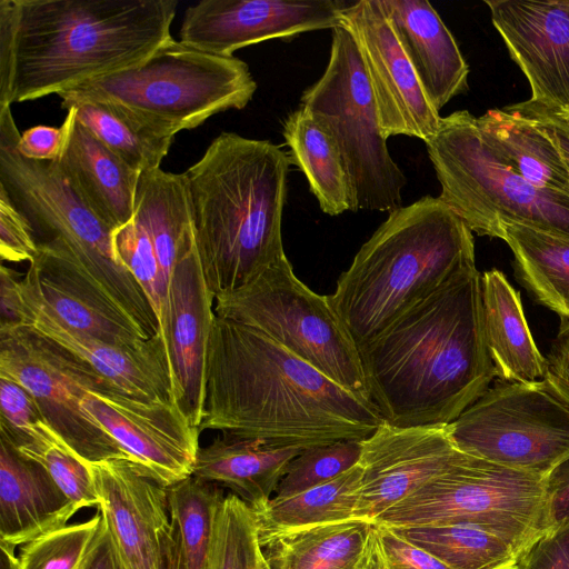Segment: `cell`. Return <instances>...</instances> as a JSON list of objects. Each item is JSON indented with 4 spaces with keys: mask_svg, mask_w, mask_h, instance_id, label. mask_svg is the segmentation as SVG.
I'll return each mask as SVG.
<instances>
[{
    "mask_svg": "<svg viewBox=\"0 0 569 569\" xmlns=\"http://www.w3.org/2000/svg\"><path fill=\"white\" fill-rule=\"evenodd\" d=\"M362 440H339L302 450L290 463L272 498L283 499L322 485L357 466Z\"/></svg>",
    "mask_w": 569,
    "mask_h": 569,
    "instance_id": "obj_40",
    "label": "cell"
},
{
    "mask_svg": "<svg viewBox=\"0 0 569 569\" xmlns=\"http://www.w3.org/2000/svg\"><path fill=\"white\" fill-rule=\"evenodd\" d=\"M20 134L11 106H1L0 192L26 219L38 246L61 243L144 338L158 337L153 310L120 259L113 231L88 206L58 161L20 153Z\"/></svg>",
    "mask_w": 569,
    "mask_h": 569,
    "instance_id": "obj_6",
    "label": "cell"
},
{
    "mask_svg": "<svg viewBox=\"0 0 569 569\" xmlns=\"http://www.w3.org/2000/svg\"><path fill=\"white\" fill-rule=\"evenodd\" d=\"M341 26L353 37L376 103L380 131L425 142L441 117L428 98L380 0L352 1Z\"/></svg>",
    "mask_w": 569,
    "mask_h": 569,
    "instance_id": "obj_15",
    "label": "cell"
},
{
    "mask_svg": "<svg viewBox=\"0 0 569 569\" xmlns=\"http://www.w3.org/2000/svg\"><path fill=\"white\" fill-rule=\"evenodd\" d=\"M358 350L383 422L403 428L453 422L496 377L476 262Z\"/></svg>",
    "mask_w": 569,
    "mask_h": 569,
    "instance_id": "obj_2",
    "label": "cell"
},
{
    "mask_svg": "<svg viewBox=\"0 0 569 569\" xmlns=\"http://www.w3.org/2000/svg\"><path fill=\"white\" fill-rule=\"evenodd\" d=\"M0 377L31 393L46 422L82 460H129L81 407L89 391L110 383L71 353L18 323H0Z\"/></svg>",
    "mask_w": 569,
    "mask_h": 569,
    "instance_id": "obj_13",
    "label": "cell"
},
{
    "mask_svg": "<svg viewBox=\"0 0 569 569\" xmlns=\"http://www.w3.org/2000/svg\"><path fill=\"white\" fill-rule=\"evenodd\" d=\"M168 569H184L181 549H180L179 536H178L177 530H176L174 542H173L172 549H171Z\"/></svg>",
    "mask_w": 569,
    "mask_h": 569,
    "instance_id": "obj_51",
    "label": "cell"
},
{
    "mask_svg": "<svg viewBox=\"0 0 569 569\" xmlns=\"http://www.w3.org/2000/svg\"><path fill=\"white\" fill-rule=\"evenodd\" d=\"M0 439L40 463L79 509L99 508L100 498L89 462L82 460L46 421L32 425L12 439Z\"/></svg>",
    "mask_w": 569,
    "mask_h": 569,
    "instance_id": "obj_36",
    "label": "cell"
},
{
    "mask_svg": "<svg viewBox=\"0 0 569 569\" xmlns=\"http://www.w3.org/2000/svg\"><path fill=\"white\" fill-rule=\"evenodd\" d=\"M81 407L146 476L169 487L193 473L198 427L172 402L147 401L107 385Z\"/></svg>",
    "mask_w": 569,
    "mask_h": 569,
    "instance_id": "obj_14",
    "label": "cell"
},
{
    "mask_svg": "<svg viewBox=\"0 0 569 569\" xmlns=\"http://www.w3.org/2000/svg\"><path fill=\"white\" fill-rule=\"evenodd\" d=\"M362 468H353L295 496L274 499L253 510L260 545L278 536L316 526L356 519Z\"/></svg>",
    "mask_w": 569,
    "mask_h": 569,
    "instance_id": "obj_32",
    "label": "cell"
},
{
    "mask_svg": "<svg viewBox=\"0 0 569 569\" xmlns=\"http://www.w3.org/2000/svg\"><path fill=\"white\" fill-rule=\"evenodd\" d=\"M214 312L257 329L337 385L372 401L358 347L328 296L301 282L287 257L240 289L216 296Z\"/></svg>",
    "mask_w": 569,
    "mask_h": 569,
    "instance_id": "obj_9",
    "label": "cell"
},
{
    "mask_svg": "<svg viewBox=\"0 0 569 569\" xmlns=\"http://www.w3.org/2000/svg\"><path fill=\"white\" fill-rule=\"evenodd\" d=\"M373 522L389 527L476 525L505 539L521 557L549 530L546 478L467 455Z\"/></svg>",
    "mask_w": 569,
    "mask_h": 569,
    "instance_id": "obj_10",
    "label": "cell"
},
{
    "mask_svg": "<svg viewBox=\"0 0 569 569\" xmlns=\"http://www.w3.org/2000/svg\"><path fill=\"white\" fill-rule=\"evenodd\" d=\"M375 523V522H373ZM375 569H451L393 528L375 523Z\"/></svg>",
    "mask_w": 569,
    "mask_h": 569,
    "instance_id": "obj_41",
    "label": "cell"
},
{
    "mask_svg": "<svg viewBox=\"0 0 569 569\" xmlns=\"http://www.w3.org/2000/svg\"><path fill=\"white\" fill-rule=\"evenodd\" d=\"M519 282L539 305L569 320V238L519 223L499 224Z\"/></svg>",
    "mask_w": 569,
    "mask_h": 569,
    "instance_id": "obj_31",
    "label": "cell"
},
{
    "mask_svg": "<svg viewBox=\"0 0 569 569\" xmlns=\"http://www.w3.org/2000/svg\"><path fill=\"white\" fill-rule=\"evenodd\" d=\"M113 241L120 259L142 289L153 310L158 322V337L162 342L170 371L167 337L169 290L163 282L147 230L133 214L129 223L113 232Z\"/></svg>",
    "mask_w": 569,
    "mask_h": 569,
    "instance_id": "obj_38",
    "label": "cell"
},
{
    "mask_svg": "<svg viewBox=\"0 0 569 569\" xmlns=\"http://www.w3.org/2000/svg\"><path fill=\"white\" fill-rule=\"evenodd\" d=\"M301 451L296 447L221 436L200 447L192 475L229 488L256 510L271 500L291 461Z\"/></svg>",
    "mask_w": 569,
    "mask_h": 569,
    "instance_id": "obj_26",
    "label": "cell"
},
{
    "mask_svg": "<svg viewBox=\"0 0 569 569\" xmlns=\"http://www.w3.org/2000/svg\"><path fill=\"white\" fill-rule=\"evenodd\" d=\"M428 98L440 111L468 89L469 66L427 0H380Z\"/></svg>",
    "mask_w": 569,
    "mask_h": 569,
    "instance_id": "obj_24",
    "label": "cell"
},
{
    "mask_svg": "<svg viewBox=\"0 0 569 569\" xmlns=\"http://www.w3.org/2000/svg\"><path fill=\"white\" fill-rule=\"evenodd\" d=\"M546 362V386L569 407V320H561Z\"/></svg>",
    "mask_w": 569,
    "mask_h": 569,
    "instance_id": "obj_47",
    "label": "cell"
},
{
    "mask_svg": "<svg viewBox=\"0 0 569 569\" xmlns=\"http://www.w3.org/2000/svg\"><path fill=\"white\" fill-rule=\"evenodd\" d=\"M104 521L101 512L91 519L66 525L23 545L17 569H82Z\"/></svg>",
    "mask_w": 569,
    "mask_h": 569,
    "instance_id": "obj_39",
    "label": "cell"
},
{
    "mask_svg": "<svg viewBox=\"0 0 569 569\" xmlns=\"http://www.w3.org/2000/svg\"><path fill=\"white\" fill-rule=\"evenodd\" d=\"M546 516L549 529L569 526V458L546 478Z\"/></svg>",
    "mask_w": 569,
    "mask_h": 569,
    "instance_id": "obj_48",
    "label": "cell"
},
{
    "mask_svg": "<svg viewBox=\"0 0 569 569\" xmlns=\"http://www.w3.org/2000/svg\"><path fill=\"white\" fill-rule=\"evenodd\" d=\"M481 295L487 346L496 377L526 385L542 381L546 357L536 346L520 293L503 272L493 268L481 274Z\"/></svg>",
    "mask_w": 569,
    "mask_h": 569,
    "instance_id": "obj_27",
    "label": "cell"
},
{
    "mask_svg": "<svg viewBox=\"0 0 569 569\" xmlns=\"http://www.w3.org/2000/svg\"><path fill=\"white\" fill-rule=\"evenodd\" d=\"M12 323L59 346L124 393L147 401L176 403L166 352L158 337L140 347H118L73 332L54 319L22 279Z\"/></svg>",
    "mask_w": 569,
    "mask_h": 569,
    "instance_id": "obj_21",
    "label": "cell"
},
{
    "mask_svg": "<svg viewBox=\"0 0 569 569\" xmlns=\"http://www.w3.org/2000/svg\"><path fill=\"white\" fill-rule=\"evenodd\" d=\"M261 547L269 569H375V523L350 519L316 526Z\"/></svg>",
    "mask_w": 569,
    "mask_h": 569,
    "instance_id": "obj_28",
    "label": "cell"
},
{
    "mask_svg": "<svg viewBox=\"0 0 569 569\" xmlns=\"http://www.w3.org/2000/svg\"><path fill=\"white\" fill-rule=\"evenodd\" d=\"M290 156L268 140L221 132L183 174L198 251L214 296L286 257L282 214Z\"/></svg>",
    "mask_w": 569,
    "mask_h": 569,
    "instance_id": "obj_4",
    "label": "cell"
},
{
    "mask_svg": "<svg viewBox=\"0 0 569 569\" xmlns=\"http://www.w3.org/2000/svg\"><path fill=\"white\" fill-rule=\"evenodd\" d=\"M505 109L543 132L556 146L569 171V111L533 99L506 106Z\"/></svg>",
    "mask_w": 569,
    "mask_h": 569,
    "instance_id": "obj_44",
    "label": "cell"
},
{
    "mask_svg": "<svg viewBox=\"0 0 569 569\" xmlns=\"http://www.w3.org/2000/svg\"><path fill=\"white\" fill-rule=\"evenodd\" d=\"M263 559L253 510L234 493L217 510L204 569H259Z\"/></svg>",
    "mask_w": 569,
    "mask_h": 569,
    "instance_id": "obj_37",
    "label": "cell"
},
{
    "mask_svg": "<svg viewBox=\"0 0 569 569\" xmlns=\"http://www.w3.org/2000/svg\"><path fill=\"white\" fill-rule=\"evenodd\" d=\"M475 260L472 231L439 197L391 212L328 296L359 348Z\"/></svg>",
    "mask_w": 569,
    "mask_h": 569,
    "instance_id": "obj_5",
    "label": "cell"
},
{
    "mask_svg": "<svg viewBox=\"0 0 569 569\" xmlns=\"http://www.w3.org/2000/svg\"><path fill=\"white\" fill-rule=\"evenodd\" d=\"M171 521L178 532L184 569H204L221 486L193 475L167 487Z\"/></svg>",
    "mask_w": 569,
    "mask_h": 569,
    "instance_id": "obj_35",
    "label": "cell"
},
{
    "mask_svg": "<svg viewBox=\"0 0 569 569\" xmlns=\"http://www.w3.org/2000/svg\"><path fill=\"white\" fill-rule=\"evenodd\" d=\"M516 569H569V526L539 536L521 555Z\"/></svg>",
    "mask_w": 569,
    "mask_h": 569,
    "instance_id": "obj_45",
    "label": "cell"
},
{
    "mask_svg": "<svg viewBox=\"0 0 569 569\" xmlns=\"http://www.w3.org/2000/svg\"><path fill=\"white\" fill-rule=\"evenodd\" d=\"M38 247L21 279L63 327L118 347H140L150 340L98 289L61 243Z\"/></svg>",
    "mask_w": 569,
    "mask_h": 569,
    "instance_id": "obj_22",
    "label": "cell"
},
{
    "mask_svg": "<svg viewBox=\"0 0 569 569\" xmlns=\"http://www.w3.org/2000/svg\"><path fill=\"white\" fill-rule=\"evenodd\" d=\"M200 432L302 450L363 440L383 422L376 405L346 390L257 329L214 316Z\"/></svg>",
    "mask_w": 569,
    "mask_h": 569,
    "instance_id": "obj_1",
    "label": "cell"
},
{
    "mask_svg": "<svg viewBox=\"0 0 569 569\" xmlns=\"http://www.w3.org/2000/svg\"><path fill=\"white\" fill-rule=\"evenodd\" d=\"M332 136L343 158L359 209L391 212L402 207L407 179L382 137L372 91L351 33L332 29L322 76L300 99Z\"/></svg>",
    "mask_w": 569,
    "mask_h": 569,
    "instance_id": "obj_11",
    "label": "cell"
},
{
    "mask_svg": "<svg viewBox=\"0 0 569 569\" xmlns=\"http://www.w3.org/2000/svg\"><path fill=\"white\" fill-rule=\"evenodd\" d=\"M77 120L139 173L160 168L177 132L121 104L87 101Z\"/></svg>",
    "mask_w": 569,
    "mask_h": 569,
    "instance_id": "obj_33",
    "label": "cell"
},
{
    "mask_svg": "<svg viewBox=\"0 0 569 569\" xmlns=\"http://www.w3.org/2000/svg\"><path fill=\"white\" fill-rule=\"evenodd\" d=\"M391 528L451 569H516L520 558L509 542L476 525Z\"/></svg>",
    "mask_w": 569,
    "mask_h": 569,
    "instance_id": "obj_34",
    "label": "cell"
},
{
    "mask_svg": "<svg viewBox=\"0 0 569 569\" xmlns=\"http://www.w3.org/2000/svg\"><path fill=\"white\" fill-rule=\"evenodd\" d=\"M39 252L33 233L22 214L0 192V257L2 261L31 263Z\"/></svg>",
    "mask_w": 569,
    "mask_h": 569,
    "instance_id": "obj_43",
    "label": "cell"
},
{
    "mask_svg": "<svg viewBox=\"0 0 569 569\" xmlns=\"http://www.w3.org/2000/svg\"><path fill=\"white\" fill-rule=\"evenodd\" d=\"M533 100L569 111V0H486Z\"/></svg>",
    "mask_w": 569,
    "mask_h": 569,
    "instance_id": "obj_20",
    "label": "cell"
},
{
    "mask_svg": "<svg viewBox=\"0 0 569 569\" xmlns=\"http://www.w3.org/2000/svg\"><path fill=\"white\" fill-rule=\"evenodd\" d=\"M78 510L40 463L0 439V543L26 545L66 526Z\"/></svg>",
    "mask_w": 569,
    "mask_h": 569,
    "instance_id": "obj_23",
    "label": "cell"
},
{
    "mask_svg": "<svg viewBox=\"0 0 569 569\" xmlns=\"http://www.w3.org/2000/svg\"><path fill=\"white\" fill-rule=\"evenodd\" d=\"M121 569H168L174 539L167 487L127 459L89 462Z\"/></svg>",
    "mask_w": 569,
    "mask_h": 569,
    "instance_id": "obj_17",
    "label": "cell"
},
{
    "mask_svg": "<svg viewBox=\"0 0 569 569\" xmlns=\"http://www.w3.org/2000/svg\"><path fill=\"white\" fill-rule=\"evenodd\" d=\"M259 569H269L268 563H267V561L264 559V556H263V559H262V561L260 563Z\"/></svg>",
    "mask_w": 569,
    "mask_h": 569,
    "instance_id": "obj_52",
    "label": "cell"
},
{
    "mask_svg": "<svg viewBox=\"0 0 569 569\" xmlns=\"http://www.w3.org/2000/svg\"><path fill=\"white\" fill-rule=\"evenodd\" d=\"M82 569H121L106 523Z\"/></svg>",
    "mask_w": 569,
    "mask_h": 569,
    "instance_id": "obj_49",
    "label": "cell"
},
{
    "mask_svg": "<svg viewBox=\"0 0 569 569\" xmlns=\"http://www.w3.org/2000/svg\"><path fill=\"white\" fill-rule=\"evenodd\" d=\"M0 569H17V556L14 555L16 548L2 543H0Z\"/></svg>",
    "mask_w": 569,
    "mask_h": 569,
    "instance_id": "obj_50",
    "label": "cell"
},
{
    "mask_svg": "<svg viewBox=\"0 0 569 569\" xmlns=\"http://www.w3.org/2000/svg\"><path fill=\"white\" fill-rule=\"evenodd\" d=\"M76 117V108L67 110L59 128L36 126L22 132L18 149L22 156L39 161H58L61 157L70 126Z\"/></svg>",
    "mask_w": 569,
    "mask_h": 569,
    "instance_id": "obj_46",
    "label": "cell"
},
{
    "mask_svg": "<svg viewBox=\"0 0 569 569\" xmlns=\"http://www.w3.org/2000/svg\"><path fill=\"white\" fill-rule=\"evenodd\" d=\"M447 426L403 428L382 422L362 440L359 465L363 475L356 519L373 522L466 458Z\"/></svg>",
    "mask_w": 569,
    "mask_h": 569,
    "instance_id": "obj_18",
    "label": "cell"
},
{
    "mask_svg": "<svg viewBox=\"0 0 569 569\" xmlns=\"http://www.w3.org/2000/svg\"><path fill=\"white\" fill-rule=\"evenodd\" d=\"M58 163L88 206L113 232L130 222L140 173L76 117Z\"/></svg>",
    "mask_w": 569,
    "mask_h": 569,
    "instance_id": "obj_25",
    "label": "cell"
},
{
    "mask_svg": "<svg viewBox=\"0 0 569 569\" xmlns=\"http://www.w3.org/2000/svg\"><path fill=\"white\" fill-rule=\"evenodd\" d=\"M282 134L320 209L329 216L356 211L350 178L330 132L300 107L286 117Z\"/></svg>",
    "mask_w": 569,
    "mask_h": 569,
    "instance_id": "obj_29",
    "label": "cell"
},
{
    "mask_svg": "<svg viewBox=\"0 0 569 569\" xmlns=\"http://www.w3.org/2000/svg\"><path fill=\"white\" fill-rule=\"evenodd\" d=\"M447 427L460 451L542 478L569 458V407L543 380H498Z\"/></svg>",
    "mask_w": 569,
    "mask_h": 569,
    "instance_id": "obj_12",
    "label": "cell"
},
{
    "mask_svg": "<svg viewBox=\"0 0 569 569\" xmlns=\"http://www.w3.org/2000/svg\"><path fill=\"white\" fill-rule=\"evenodd\" d=\"M426 146L439 198L472 232L498 238L499 224L507 222L569 238V196L538 188L511 170L469 111L441 117Z\"/></svg>",
    "mask_w": 569,
    "mask_h": 569,
    "instance_id": "obj_8",
    "label": "cell"
},
{
    "mask_svg": "<svg viewBox=\"0 0 569 569\" xmlns=\"http://www.w3.org/2000/svg\"><path fill=\"white\" fill-rule=\"evenodd\" d=\"M257 90L248 64L173 38L140 62L78 83L60 93L61 108L87 101L121 104L177 133L210 117L243 109Z\"/></svg>",
    "mask_w": 569,
    "mask_h": 569,
    "instance_id": "obj_7",
    "label": "cell"
},
{
    "mask_svg": "<svg viewBox=\"0 0 569 569\" xmlns=\"http://www.w3.org/2000/svg\"><path fill=\"white\" fill-rule=\"evenodd\" d=\"M495 153L531 184L569 196V171L551 140L523 118L502 109L477 117Z\"/></svg>",
    "mask_w": 569,
    "mask_h": 569,
    "instance_id": "obj_30",
    "label": "cell"
},
{
    "mask_svg": "<svg viewBox=\"0 0 569 569\" xmlns=\"http://www.w3.org/2000/svg\"><path fill=\"white\" fill-rule=\"evenodd\" d=\"M214 299L194 239L180 254L171 278L167 337L174 402L198 428L204 415L207 351L216 316Z\"/></svg>",
    "mask_w": 569,
    "mask_h": 569,
    "instance_id": "obj_19",
    "label": "cell"
},
{
    "mask_svg": "<svg viewBox=\"0 0 569 569\" xmlns=\"http://www.w3.org/2000/svg\"><path fill=\"white\" fill-rule=\"evenodd\" d=\"M350 2L343 0H202L189 6L180 41L219 56L269 39L335 29Z\"/></svg>",
    "mask_w": 569,
    "mask_h": 569,
    "instance_id": "obj_16",
    "label": "cell"
},
{
    "mask_svg": "<svg viewBox=\"0 0 569 569\" xmlns=\"http://www.w3.org/2000/svg\"><path fill=\"white\" fill-rule=\"evenodd\" d=\"M177 0H0V107L136 64L170 40Z\"/></svg>",
    "mask_w": 569,
    "mask_h": 569,
    "instance_id": "obj_3",
    "label": "cell"
},
{
    "mask_svg": "<svg viewBox=\"0 0 569 569\" xmlns=\"http://www.w3.org/2000/svg\"><path fill=\"white\" fill-rule=\"evenodd\" d=\"M42 420L46 421L31 393L20 383L0 377V437L12 439Z\"/></svg>",
    "mask_w": 569,
    "mask_h": 569,
    "instance_id": "obj_42",
    "label": "cell"
}]
</instances>
